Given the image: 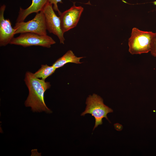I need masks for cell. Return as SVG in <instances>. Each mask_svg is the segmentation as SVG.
<instances>
[{"mask_svg":"<svg viewBox=\"0 0 156 156\" xmlns=\"http://www.w3.org/2000/svg\"><path fill=\"white\" fill-rule=\"evenodd\" d=\"M154 33L133 27L128 40L129 51L132 54H140L150 51Z\"/></svg>","mask_w":156,"mask_h":156,"instance_id":"cell-2","label":"cell"},{"mask_svg":"<svg viewBox=\"0 0 156 156\" xmlns=\"http://www.w3.org/2000/svg\"><path fill=\"white\" fill-rule=\"evenodd\" d=\"M86 104L85 109L81 116H84L89 114L94 117L95 124L93 130L99 125L102 124L103 118H105L109 121L107 115L113 112V110L104 104L103 99L100 96L95 94L89 95L86 99Z\"/></svg>","mask_w":156,"mask_h":156,"instance_id":"cell-3","label":"cell"},{"mask_svg":"<svg viewBox=\"0 0 156 156\" xmlns=\"http://www.w3.org/2000/svg\"><path fill=\"white\" fill-rule=\"evenodd\" d=\"M84 57H77L70 50L67 51L63 56L58 59L52 65L56 69L62 67L67 63L80 64V60Z\"/></svg>","mask_w":156,"mask_h":156,"instance_id":"cell-10","label":"cell"},{"mask_svg":"<svg viewBox=\"0 0 156 156\" xmlns=\"http://www.w3.org/2000/svg\"><path fill=\"white\" fill-rule=\"evenodd\" d=\"M48 1L52 5L53 4V8L54 10L57 11L60 15L61 12L58 9L57 4L58 3H62V0H48Z\"/></svg>","mask_w":156,"mask_h":156,"instance_id":"cell-13","label":"cell"},{"mask_svg":"<svg viewBox=\"0 0 156 156\" xmlns=\"http://www.w3.org/2000/svg\"><path fill=\"white\" fill-rule=\"evenodd\" d=\"M24 81L29 90V94L25 102V106L31 107L33 112L52 113L46 106L44 99L45 91L51 87L50 83L37 78L34 73L29 71L26 72Z\"/></svg>","mask_w":156,"mask_h":156,"instance_id":"cell-1","label":"cell"},{"mask_svg":"<svg viewBox=\"0 0 156 156\" xmlns=\"http://www.w3.org/2000/svg\"><path fill=\"white\" fill-rule=\"evenodd\" d=\"M150 52L153 56L156 57V32L154 33L152 39Z\"/></svg>","mask_w":156,"mask_h":156,"instance_id":"cell-12","label":"cell"},{"mask_svg":"<svg viewBox=\"0 0 156 156\" xmlns=\"http://www.w3.org/2000/svg\"><path fill=\"white\" fill-rule=\"evenodd\" d=\"M56 69L52 65L49 66L46 64H42L41 68L34 74L37 78L45 80L47 77L53 73Z\"/></svg>","mask_w":156,"mask_h":156,"instance_id":"cell-11","label":"cell"},{"mask_svg":"<svg viewBox=\"0 0 156 156\" xmlns=\"http://www.w3.org/2000/svg\"><path fill=\"white\" fill-rule=\"evenodd\" d=\"M13 28L16 29L15 34L29 32L41 35H47L45 18L42 10L36 13L31 20L16 22Z\"/></svg>","mask_w":156,"mask_h":156,"instance_id":"cell-5","label":"cell"},{"mask_svg":"<svg viewBox=\"0 0 156 156\" xmlns=\"http://www.w3.org/2000/svg\"><path fill=\"white\" fill-rule=\"evenodd\" d=\"M55 43L51 37L47 35H41L32 33L26 32L21 33L19 36L14 38L10 44L20 45L24 47L36 46L50 48L51 45Z\"/></svg>","mask_w":156,"mask_h":156,"instance_id":"cell-4","label":"cell"},{"mask_svg":"<svg viewBox=\"0 0 156 156\" xmlns=\"http://www.w3.org/2000/svg\"><path fill=\"white\" fill-rule=\"evenodd\" d=\"M42 10L44 14L47 30L56 36L60 43L64 44L65 39L61 27L60 18L55 13L52 4L48 2Z\"/></svg>","mask_w":156,"mask_h":156,"instance_id":"cell-6","label":"cell"},{"mask_svg":"<svg viewBox=\"0 0 156 156\" xmlns=\"http://www.w3.org/2000/svg\"><path fill=\"white\" fill-rule=\"evenodd\" d=\"M83 10L82 7L76 6L74 3L69 9L61 13L59 17L61 29L63 33L76 26Z\"/></svg>","mask_w":156,"mask_h":156,"instance_id":"cell-7","label":"cell"},{"mask_svg":"<svg viewBox=\"0 0 156 156\" xmlns=\"http://www.w3.org/2000/svg\"><path fill=\"white\" fill-rule=\"evenodd\" d=\"M6 5L3 4L0 8V46H5L10 44L14 38L16 29L13 28L8 19H5L4 13Z\"/></svg>","mask_w":156,"mask_h":156,"instance_id":"cell-8","label":"cell"},{"mask_svg":"<svg viewBox=\"0 0 156 156\" xmlns=\"http://www.w3.org/2000/svg\"><path fill=\"white\" fill-rule=\"evenodd\" d=\"M153 3L154 5H156V0L155 1H154L153 2Z\"/></svg>","mask_w":156,"mask_h":156,"instance_id":"cell-14","label":"cell"},{"mask_svg":"<svg viewBox=\"0 0 156 156\" xmlns=\"http://www.w3.org/2000/svg\"><path fill=\"white\" fill-rule=\"evenodd\" d=\"M48 2V0H32L31 3L28 8L25 9L20 8L16 22L24 21L30 14L42 11Z\"/></svg>","mask_w":156,"mask_h":156,"instance_id":"cell-9","label":"cell"}]
</instances>
